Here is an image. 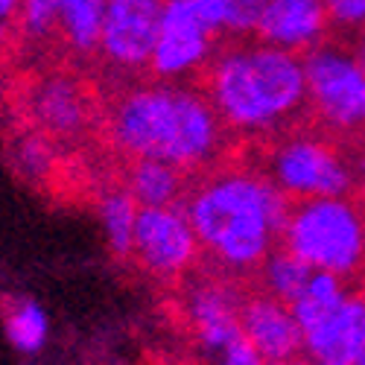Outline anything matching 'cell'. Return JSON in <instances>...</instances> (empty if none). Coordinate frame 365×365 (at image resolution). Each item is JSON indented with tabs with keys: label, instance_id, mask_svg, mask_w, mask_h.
<instances>
[{
	"label": "cell",
	"instance_id": "6da1fadb",
	"mask_svg": "<svg viewBox=\"0 0 365 365\" xmlns=\"http://www.w3.org/2000/svg\"><path fill=\"white\" fill-rule=\"evenodd\" d=\"M240 140L193 82H132L103 88L97 146L114 158H155L202 175L234 155Z\"/></svg>",
	"mask_w": 365,
	"mask_h": 365
},
{
	"label": "cell",
	"instance_id": "7a4b0ae2",
	"mask_svg": "<svg viewBox=\"0 0 365 365\" xmlns=\"http://www.w3.org/2000/svg\"><path fill=\"white\" fill-rule=\"evenodd\" d=\"M181 207L199 242V266L225 281H252L278 246L287 196L240 152L196 175Z\"/></svg>",
	"mask_w": 365,
	"mask_h": 365
},
{
	"label": "cell",
	"instance_id": "3957f363",
	"mask_svg": "<svg viewBox=\"0 0 365 365\" xmlns=\"http://www.w3.org/2000/svg\"><path fill=\"white\" fill-rule=\"evenodd\" d=\"M187 82L210 100L240 143L310 126L301 53L266 44L252 33H222Z\"/></svg>",
	"mask_w": 365,
	"mask_h": 365
},
{
	"label": "cell",
	"instance_id": "277c9868",
	"mask_svg": "<svg viewBox=\"0 0 365 365\" xmlns=\"http://www.w3.org/2000/svg\"><path fill=\"white\" fill-rule=\"evenodd\" d=\"M278 246L313 272L365 287V187L345 196H287Z\"/></svg>",
	"mask_w": 365,
	"mask_h": 365
},
{
	"label": "cell",
	"instance_id": "5b68a950",
	"mask_svg": "<svg viewBox=\"0 0 365 365\" xmlns=\"http://www.w3.org/2000/svg\"><path fill=\"white\" fill-rule=\"evenodd\" d=\"M9 100L21 120V129L38 132L53 146H94L103 132V88L94 73L65 62L24 71Z\"/></svg>",
	"mask_w": 365,
	"mask_h": 365
},
{
	"label": "cell",
	"instance_id": "8992f818",
	"mask_svg": "<svg viewBox=\"0 0 365 365\" xmlns=\"http://www.w3.org/2000/svg\"><path fill=\"white\" fill-rule=\"evenodd\" d=\"M310 126L365 161V68L351 41L324 36L301 53Z\"/></svg>",
	"mask_w": 365,
	"mask_h": 365
},
{
	"label": "cell",
	"instance_id": "52a82bcc",
	"mask_svg": "<svg viewBox=\"0 0 365 365\" xmlns=\"http://www.w3.org/2000/svg\"><path fill=\"white\" fill-rule=\"evenodd\" d=\"M240 152L289 199L345 196L359 185L354 158L313 126H298L266 140H246Z\"/></svg>",
	"mask_w": 365,
	"mask_h": 365
},
{
	"label": "cell",
	"instance_id": "ba28073f",
	"mask_svg": "<svg viewBox=\"0 0 365 365\" xmlns=\"http://www.w3.org/2000/svg\"><path fill=\"white\" fill-rule=\"evenodd\" d=\"M164 4L167 0H106V21L97 56L100 88L149 79Z\"/></svg>",
	"mask_w": 365,
	"mask_h": 365
},
{
	"label": "cell",
	"instance_id": "9c48e42d",
	"mask_svg": "<svg viewBox=\"0 0 365 365\" xmlns=\"http://www.w3.org/2000/svg\"><path fill=\"white\" fill-rule=\"evenodd\" d=\"M132 260L158 281H185L199 266V242L181 205L138 207Z\"/></svg>",
	"mask_w": 365,
	"mask_h": 365
},
{
	"label": "cell",
	"instance_id": "30bf717a",
	"mask_svg": "<svg viewBox=\"0 0 365 365\" xmlns=\"http://www.w3.org/2000/svg\"><path fill=\"white\" fill-rule=\"evenodd\" d=\"M220 36L222 33L199 21V15L187 6V0H167L158 29V44L149 65V79L175 82L185 73L193 76L210 56L214 44L220 41Z\"/></svg>",
	"mask_w": 365,
	"mask_h": 365
},
{
	"label": "cell",
	"instance_id": "8fae6325",
	"mask_svg": "<svg viewBox=\"0 0 365 365\" xmlns=\"http://www.w3.org/2000/svg\"><path fill=\"white\" fill-rule=\"evenodd\" d=\"M237 319L242 336L252 342V348L269 362H284L292 356H304L301 327L287 304L275 295L257 289H242L237 304Z\"/></svg>",
	"mask_w": 365,
	"mask_h": 365
},
{
	"label": "cell",
	"instance_id": "7c38bea8",
	"mask_svg": "<svg viewBox=\"0 0 365 365\" xmlns=\"http://www.w3.org/2000/svg\"><path fill=\"white\" fill-rule=\"evenodd\" d=\"M106 21V0H62L56 21L53 56L47 62H65L94 73Z\"/></svg>",
	"mask_w": 365,
	"mask_h": 365
},
{
	"label": "cell",
	"instance_id": "4fadbf2b",
	"mask_svg": "<svg viewBox=\"0 0 365 365\" xmlns=\"http://www.w3.org/2000/svg\"><path fill=\"white\" fill-rule=\"evenodd\" d=\"M252 36L266 44L304 53L327 36L322 0H269Z\"/></svg>",
	"mask_w": 365,
	"mask_h": 365
},
{
	"label": "cell",
	"instance_id": "5bb4252c",
	"mask_svg": "<svg viewBox=\"0 0 365 365\" xmlns=\"http://www.w3.org/2000/svg\"><path fill=\"white\" fill-rule=\"evenodd\" d=\"M313 278V269L304 266L298 257H292L287 249L275 246L272 249V255L266 257L263 269L257 272V287L269 295H275L281 304H287V307L292 310V304L304 295V289H307Z\"/></svg>",
	"mask_w": 365,
	"mask_h": 365
},
{
	"label": "cell",
	"instance_id": "9a60e30c",
	"mask_svg": "<svg viewBox=\"0 0 365 365\" xmlns=\"http://www.w3.org/2000/svg\"><path fill=\"white\" fill-rule=\"evenodd\" d=\"M103 217L108 225V240H111V252L120 260L132 257V234H135V217H138V202L120 187H108L103 193Z\"/></svg>",
	"mask_w": 365,
	"mask_h": 365
},
{
	"label": "cell",
	"instance_id": "2e32d148",
	"mask_svg": "<svg viewBox=\"0 0 365 365\" xmlns=\"http://www.w3.org/2000/svg\"><path fill=\"white\" fill-rule=\"evenodd\" d=\"M327 36L342 41H362L365 38V0H322Z\"/></svg>",
	"mask_w": 365,
	"mask_h": 365
},
{
	"label": "cell",
	"instance_id": "e0dca14e",
	"mask_svg": "<svg viewBox=\"0 0 365 365\" xmlns=\"http://www.w3.org/2000/svg\"><path fill=\"white\" fill-rule=\"evenodd\" d=\"M9 336L21 351H38L47 333V322L36 304H21V307L6 319Z\"/></svg>",
	"mask_w": 365,
	"mask_h": 365
},
{
	"label": "cell",
	"instance_id": "ac0fdd59",
	"mask_svg": "<svg viewBox=\"0 0 365 365\" xmlns=\"http://www.w3.org/2000/svg\"><path fill=\"white\" fill-rule=\"evenodd\" d=\"M266 6H269V0H222V9H225L222 33H234V36L255 33Z\"/></svg>",
	"mask_w": 365,
	"mask_h": 365
},
{
	"label": "cell",
	"instance_id": "d6986e66",
	"mask_svg": "<svg viewBox=\"0 0 365 365\" xmlns=\"http://www.w3.org/2000/svg\"><path fill=\"white\" fill-rule=\"evenodd\" d=\"M220 365H266V359H263V356L252 348V342L240 333V336L222 351V362H220Z\"/></svg>",
	"mask_w": 365,
	"mask_h": 365
},
{
	"label": "cell",
	"instance_id": "ffe728a7",
	"mask_svg": "<svg viewBox=\"0 0 365 365\" xmlns=\"http://www.w3.org/2000/svg\"><path fill=\"white\" fill-rule=\"evenodd\" d=\"M187 6L199 15V21L210 29L222 33V18H225V9H222V0H187Z\"/></svg>",
	"mask_w": 365,
	"mask_h": 365
},
{
	"label": "cell",
	"instance_id": "44dd1931",
	"mask_svg": "<svg viewBox=\"0 0 365 365\" xmlns=\"http://www.w3.org/2000/svg\"><path fill=\"white\" fill-rule=\"evenodd\" d=\"M12 58V41H9V26L0 21V68Z\"/></svg>",
	"mask_w": 365,
	"mask_h": 365
},
{
	"label": "cell",
	"instance_id": "7402d4cb",
	"mask_svg": "<svg viewBox=\"0 0 365 365\" xmlns=\"http://www.w3.org/2000/svg\"><path fill=\"white\" fill-rule=\"evenodd\" d=\"M18 6V0H0V21H4L6 15H12Z\"/></svg>",
	"mask_w": 365,
	"mask_h": 365
},
{
	"label": "cell",
	"instance_id": "603a6c76",
	"mask_svg": "<svg viewBox=\"0 0 365 365\" xmlns=\"http://www.w3.org/2000/svg\"><path fill=\"white\" fill-rule=\"evenodd\" d=\"M269 365H316L313 359L307 356H292V359H284V362H269Z\"/></svg>",
	"mask_w": 365,
	"mask_h": 365
},
{
	"label": "cell",
	"instance_id": "cb8c5ba5",
	"mask_svg": "<svg viewBox=\"0 0 365 365\" xmlns=\"http://www.w3.org/2000/svg\"><path fill=\"white\" fill-rule=\"evenodd\" d=\"M319 365H351V362H319Z\"/></svg>",
	"mask_w": 365,
	"mask_h": 365
}]
</instances>
